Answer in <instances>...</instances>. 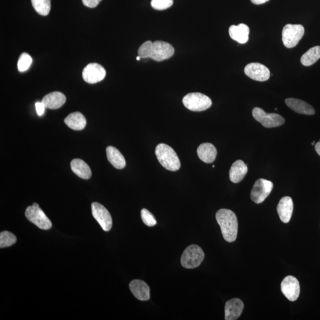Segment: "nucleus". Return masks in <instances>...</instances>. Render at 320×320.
I'll return each mask as SVG.
<instances>
[{
  "label": "nucleus",
  "mask_w": 320,
  "mask_h": 320,
  "mask_svg": "<svg viewBox=\"0 0 320 320\" xmlns=\"http://www.w3.org/2000/svg\"><path fill=\"white\" fill-rule=\"evenodd\" d=\"M141 58H141V57H140V56H139V57H137V60L138 61H140V60H141Z\"/></svg>",
  "instance_id": "nucleus-35"
},
{
  "label": "nucleus",
  "mask_w": 320,
  "mask_h": 320,
  "mask_svg": "<svg viewBox=\"0 0 320 320\" xmlns=\"http://www.w3.org/2000/svg\"><path fill=\"white\" fill-rule=\"evenodd\" d=\"M205 253L200 247L192 245L185 249L181 257L182 266L186 269H195L200 266L204 260Z\"/></svg>",
  "instance_id": "nucleus-4"
},
{
  "label": "nucleus",
  "mask_w": 320,
  "mask_h": 320,
  "mask_svg": "<svg viewBox=\"0 0 320 320\" xmlns=\"http://www.w3.org/2000/svg\"><path fill=\"white\" fill-rule=\"evenodd\" d=\"M315 149L317 153L320 156V142H317L315 145Z\"/></svg>",
  "instance_id": "nucleus-34"
},
{
  "label": "nucleus",
  "mask_w": 320,
  "mask_h": 320,
  "mask_svg": "<svg viewBox=\"0 0 320 320\" xmlns=\"http://www.w3.org/2000/svg\"><path fill=\"white\" fill-rule=\"evenodd\" d=\"M252 116L267 128H277L284 124L285 120L277 113H268L262 108L254 107L252 111Z\"/></svg>",
  "instance_id": "nucleus-8"
},
{
  "label": "nucleus",
  "mask_w": 320,
  "mask_h": 320,
  "mask_svg": "<svg viewBox=\"0 0 320 320\" xmlns=\"http://www.w3.org/2000/svg\"><path fill=\"white\" fill-rule=\"evenodd\" d=\"M107 154L108 161L114 168L122 169L126 166L124 157L120 152L112 146H108L107 148Z\"/></svg>",
  "instance_id": "nucleus-23"
},
{
  "label": "nucleus",
  "mask_w": 320,
  "mask_h": 320,
  "mask_svg": "<svg viewBox=\"0 0 320 320\" xmlns=\"http://www.w3.org/2000/svg\"><path fill=\"white\" fill-rule=\"evenodd\" d=\"M102 1V0H82L85 6L89 8L96 7Z\"/></svg>",
  "instance_id": "nucleus-31"
},
{
  "label": "nucleus",
  "mask_w": 320,
  "mask_h": 320,
  "mask_svg": "<svg viewBox=\"0 0 320 320\" xmlns=\"http://www.w3.org/2000/svg\"><path fill=\"white\" fill-rule=\"evenodd\" d=\"M173 0H152L151 5L155 10H164L172 6Z\"/></svg>",
  "instance_id": "nucleus-30"
},
{
  "label": "nucleus",
  "mask_w": 320,
  "mask_h": 320,
  "mask_svg": "<svg viewBox=\"0 0 320 320\" xmlns=\"http://www.w3.org/2000/svg\"><path fill=\"white\" fill-rule=\"evenodd\" d=\"M243 302L239 298H233L226 302L225 319L236 320L242 315L244 309Z\"/></svg>",
  "instance_id": "nucleus-14"
},
{
  "label": "nucleus",
  "mask_w": 320,
  "mask_h": 320,
  "mask_svg": "<svg viewBox=\"0 0 320 320\" xmlns=\"http://www.w3.org/2000/svg\"><path fill=\"white\" fill-rule=\"evenodd\" d=\"M130 288L135 297L140 301H148L150 299V288L144 281L135 280L131 282Z\"/></svg>",
  "instance_id": "nucleus-15"
},
{
  "label": "nucleus",
  "mask_w": 320,
  "mask_h": 320,
  "mask_svg": "<svg viewBox=\"0 0 320 320\" xmlns=\"http://www.w3.org/2000/svg\"><path fill=\"white\" fill-rule=\"evenodd\" d=\"M216 219L226 242H235L238 234V220L236 213L230 210L221 209L216 213Z\"/></svg>",
  "instance_id": "nucleus-2"
},
{
  "label": "nucleus",
  "mask_w": 320,
  "mask_h": 320,
  "mask_svg": "<svg viewBox=\"0 0 320 320\" xmlns=\"http://www.w3.org/2000/svg\"><path fill=\"white\" fill-rule=\"evenodd\" d=\"M285 104L287 107L296 113L306 115H313L316 113L312 106L301 100L287 98L285 100Z\"/></svg>",
  "instance_id": "nucleus-17"
},
{
  "label": "nucleus",
  "mask_w": 320,
  "mask_h": 320,
  "mask_svg": "<svg viewBox=\"0 0 320 320\" xmlns=\"http://www.w3.org/2000/svg\"><path fill=\"white\" fill-rule=\"evenodd\" d=\"M155 154L159 163L170 171H178L180 168V161L178 155L171 146L160 143L155 148Z\"/></svg>",
  "instance_id": "nucleus-3"
},
{
  "label": "nucleus",
  "mask_w": 320,
  "mask_h": 320,
  "mask_svg": "<svg viewBox=\"0 0 320 320\" xmlns=\"http://www.w3.org/2000/svg\"><path fill=\"white\" fill-rule=\"evenodd\" d=\"M64 122L70 128L75 131L83 130L87 123L83 114L78 111L70 114L64 120Z\"/></svg>",
  "instance_id": "nucleus-22"
},
{
  "label": "nucleus",
  "mask_w": 320,
  "mask_h": 320,
  "mask_svg": "<svg viewBox=\"0 0 320 320\" xmlns=\"http://www.w3.org/2000/svg\"><path fill=\"white\" fill-rule=\"evenodd\" d=\"M72 171L75 174L83 179H89L92 176V170L88 164L83 160L76 158L71 162Z\"/></svg>",
  "instance_id": "nucleus-24"
},
{
  "label": "nucleus",
  "mask_w": 320,
  "mask_h": 320,
  "mask_svg": "<svg viewBox=\"0 0 320 320\" xmlns=\"http://www.w3.org/2000/svg\"><path fill=\"white\" fill-rule=\"evenodd\" d=\"M183 104L188 109L193 111L206 110L212 106L209 97L201 93L187 94L183 99Z\"/></svg>",
  "instance_id": "nucleus-5"
},
{
  "label": "nucleus",
  "mask_w": 320,
  "mask_h": 320,
  "mask_svg": "<svg viewBox=\"0 0 320 320\" xmlns=\"http://www.w3.org/2000/svg\"><path fill=\"white\" fill-rule=\"evenodd\" d=\"M92 215L103 230L105 231H109L112 227V218L109 212L104 205L93 202L92 204Z\"/></svg>",
  "instance_id": "nucleus-10"
},
{
  "label": "nucleus",
  "mask_w": 320,
  "mask_h": 320,
  "mask_svg": "<svg viewBox=\"0 0 320 320\" xmlns=\"http://www.w3.org/2000/svg\"><path fill=\"white\" fill-rule=\"evenodd\" d=\"M66 97L63 93L54 92L43 97L42 102L46 108L49 109H57L65 104Z\"/></svg>",
  "instance_id": "nucleus-19"
},
{
  "label": "nucleus",
  "mask_w": 320,
  "mask_h": 320,
  "mask_svg": "<svg viewBox=\"0 0 320 320\" xmlns=\"http://www.w3.org/2000/svg\"><path fill=\"white\" fill-rule=\"evenodd\" d=\"M197 153L199 158L206 163H212L215 160L217 150L215 146L211 143H202L197 149Z\"/></svg>",
  "instance_id": "nucleus-21"
},
{
  "label": "nucleus",
  "mask_w": 320,
  "mask_h": 320,
  "mask_svg": "<svg viewBox=\"0 0 320 320\" xmlns=\"http://www.w3.org/2000/svg\"><path fill=\"white\" fill-rule=\"evenodd\" d=\"M314 144H315V142H312V145H314Z\"/></svg>",
  "instance_id": "nucleus-36"
},
{
  "label": "nucleus",
  "mask_w": 320,
  "mask_h": 320,
  "mask_svg": "<svg viewBox=\"0 0 320 320\" xmlns=\"http://www.w3.org/2000/svg\"><path fill=\"white\" fill-rule=\"evenodd\" d=\"M293 210L292 199L289 196H284L279 202L277 211L279 216L284 223H288L291 218Z\"/></svg>",
  "instance_id": "nucleus-16"
},
{
  "label": "nucleus",
  "mask_w": 320,
  "mask_h": 320,
  "mask_svg": "<svg viewBox=\"0 0 320 320\" xmlns=\"http://www.w3.org/2000/svg\"><path fill=\"white\" fill-rule=\"evenodd\" d=\"M25 216L29 221L41 230H48L52 227V222L37 203L29 206L25 211Z\"/></svg>",
  "instance_id": "nucleus-6"
},
{
  "label": "nucleus",
  "mask_w": 320,
  "mask_h": 320,
  "mask_svg": "<svg viewBox=\"0 0 320 320\" xmlns=\"http://www.w3.org/2000/svg\"><path fill=\"white\" fill-rule=\"evenodd\" d=\"M273 188L274 184L272 181L264 178L258 179L251 191V200L255 204H262L271 194Z\"/></svg>",
  "instance_id": "nucleus-9"
},
{
  "label": "nucleus",
  "mask_w": 320,
  "mask_h": 320,
  "mask_svg": "<svg viewBox=\"0 0 320 320\" xmlns=\"http://www.w3.org/2000/svg\"><path fill=\"white\" fill-rule=\"evenodd\" d=\"M175 54V49L170 43L163 41L150 40L143 43L139 49V56L142 59L151 58L161 62L168 60Z\"/></svg>",
  "instance_id": "nucleus-1"
},
{
  "label": "nucleus",
  "mask_w": 320,
  "mask_h": 320,
  "mask_svg": "<svg viewBox=\"0 0 320 320\" xmlns=\"http://www.w3.org/2000/svg\"><path fill=\"white\" fill-rule=\"evenodd\" d=\"M245 72L247 76L252 80L258 81H266L268 80L271 72L268 67L262 64L252 63L247 65L245 69Z\"/></svg>",
  "instance_id": "nucleus-13"
},
{
  "label": "nucleus",
  "mask_w": 320,
  "mask_h": 320,
  "mask_svg": "<svg viewBox=\"0 0 320 320\" xmlns=\"http://www.w3.org/2000/svg\"><path fill=\"white\" fill-rule=\"evenodd\" d=\"M269 1V0H251L252 3L256 5L262 4Z\"/></svg>",
  "instance_id": "nucleus-33"
},
{
  "label": "nucleus",
  "mask_w": 320,
  "mask_h": 320,
  "mask_svg": "<svg viewBox=\"0 0 320 320\" xmlns=\"http://www.w3.org/2000/svg\"><path fill=\"white\" fill-rule=\"evenodd\" d=\"M107 72L104 67L97 63H91L83 69V80L87 83L95 84L102 81L105 77Z\"/></svg>",
  "instance_id": "nucleus-12"
},
{
  "label": "nucleus",
  "mask_w": 320,
  "mask_h": 320,
  "mask_svg": "<svg viewBox=\"0 0 320 320\" xmlns=\"http://www.w3.org/2000/svg\"><path fill=\"white\" fill-rule=\"evenodd\" d=\"M248 172V167L243 161H235L230 170V179L234 183L242 181Z\"/></svg>",
  "instance_id": "nucleus-20"
},
{
  "label": "nucleus",
  "mask_w": 320,
  "mask_h": 320,
  "mask_svg": "<svg viewBox=\"0 0 320 320\" xmlns=\"http://www.w3.org/2000/svg\"><path fill=\"white\" fill-rule=\"evenodd\" d=\"M32 63V58L27 53H23L20 55L18 63H17V68L20 72L27 71L31 67Z\"/></svg>",
  "instance_id": "nucleus-28"
},
{
  "label": "nucleus",
  "mask_w": 320,
  "mask_h": 320,
  "mask_svg": "<svg viewBox=\"0 0 320 320\" xmlns=\"http://www.w3.org/2000/svg\"><path fill=\"white\" fill-rule=\"evenodd\" d=\"M35 11L41 16L48 15L51 11V0H31Z\"/></svg>",
  "instance_id": "nucleus-26"
},
{
  "label": "nucleus",
  "mask_w": 320,
  "mask_h": 320,
  "mask_svg": "<svg viewBox=\"0 0 320 320\" xmlns=\"http://www.w3.org/2000/svg\"><path fill=\"white\" fill-rule=\"evenodd\" d=\"M320 58V46H316L305 52L301 58V63L304 66H311Z\"/></svg>",
  "instance_id": "nucleus-25"
},
{
  "label": "nucleus",
  "mask_w": 320,
  "mask_h": 320,
  "mask_svg": "<svg viewBox=\"0 0 320 320\" xmlns=\"http://www.w3.org/2000/svg\"><path fill=\"white\" fill-rule=\"evenodd\" d=\"M249 33V29L248 26L243 23L237 26L232 25L229 28V34L231 39L240 44H245L248 42Z\"/></svg>",
  "instance_id": "nucleus-18"
},
{
  "label": "nucleus",
  "mask_w": 320,
  "mask_h": 320,
  "mask_svg": "<svg viewBox=\"0 0 320 320\" xmlns=\"http://www.w3.org/2000/svg\"><path fill=\"white\" fill-rule=\"evenodd\" d=\"M142 218L143 223L148 227H154L157 224V221L155 217L149 211L145 208H143L141 212Z\"/></svg>",
  "instance_id": "nucleus-29"
},
{
  "label": "nucleus",
  "mask_w": 320,
  "mask_h": 320,
  "mask_svg": "<svg viewBox=\"0 0 320 320\" xmlns=\"http://www.w3.org/2000/svg\"><path fill=\"white\" fill-rule=\"evenodd\" d=\"M35 107H36V110L38 116H42L44 113H45L46 107L42 102H36V104H35Z\"/></svg>",
  "instance_id": "nucleus-32"
},
{
  "label": "nucleus",
  "mask_w": 320,
  "mask_h": 320,
  "mask_svg": "<svg viewBox=\"0 0 320 320\" xmlns=\"http://www.w3.org/2000/svg\"><path fill=\"white\" fill-rule=\"evenodd\" d=\"M305 29L301 25L287 24L283 31V42L287 48H292L298 45L304 36Z\"/></svg>",
  "instance_id": "nucleus-7"
},
{
  "label": "nucleus",
  "mask_w": 320,
  "mask_h": 320,
  "mask_svg": "<svg viewBox=\"0 0 320 320\" xmlns=\"http://www.w3.org/2000/svg\"><path fill=\"white\" fill-rule=\"evenodd\" d=\"M17 238L15 235L9 231H2L0 233V248H4L10 247L15 244Z\"/></svg>",
  "instance_id": "nucleus-27"
},
{
  "label": "nucleus",
  "mask_w": 320,
  "mask_h": 320,
  "mask_svg": "<svg viewBox=\"0 0 320 320\" xmlns=\"http://www.w3.org/2000/svg\"><path fill=\"white\" fill-rule=\"evenodd\" d=\"M282 292L290 301H295L300 294V285L297 279L293 276H287L282 282Z\"/></svg>",
  "instance_id": "nucleus-11"
}]
</instances>
